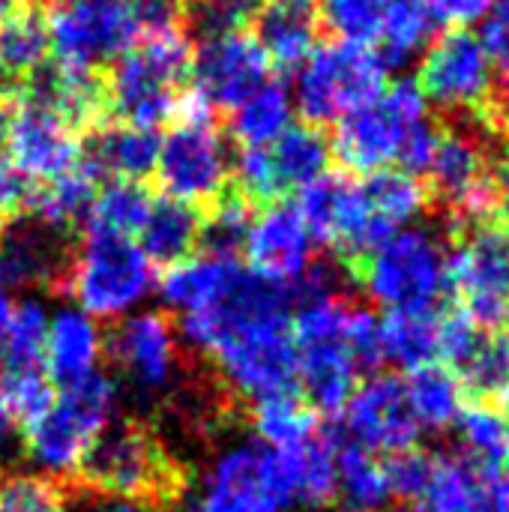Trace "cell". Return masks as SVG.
Instances as JSON below:
<instances>
[{"instance_id": "9", "label": "cell", "mask_w": 509, "mask_h": 512, "mask_svg": "<svg viewBox=\"0 0 509 512\" xmlns=\"http://www.w3.org/2000/svg\"><path fill=\"white\" fill-rule=\"evenodd\" d=\"M429 120V105L411 78L387 84L378 96L336 120L330 153L354 174H375L402 159L414 129Z\"/></svg>"}, {"instance_id": "58", "label": "cell", "mask_w": 509, "mask_h": 512, "mask_svg": "<svg viewBox=\"0 0 509 512\" xmlns=\"http://www.w3.org/2000/svg\"><path fill=\"white\" fill-rule=\"evenodd\" d=\"M399 512H408V510H399Z\"/></svg>"}, {"instance_id": "28", "label": "cell", "mask_w": 509, "mask_h": 512, "mask_svg": "<svg viewBox=\"0 0 509 512\" xmlns=\"http://www.w3.org/2000/svg\"><path fill=\"white\" fill-rule=\"evenodd\" d=\"M246 423L255 429L261 447L267 450H297L321 429V417L300 396V390L252 402L246 411Z\"/></svg>"}, {"instance_id": "19", "label": "cell", "mask_w": 509, "mask_h": 512, "mask_svg": "<svg viewBox=\"0 0 509 512\" xmlns=\"http://www.w3.org/2000/svg\"><path fill=\"white\" fill-rule=\"evenodd\" d=\"M270 60L264 57L261 45L252 33H222L201 39L198 51L192 54L189 81L192 93L207 108H237L255 90L270 81Z\"/></svg>"}, {"instance_id": "13", "label": "cell", "mask_w": 509, "mask_h": 512, "mask_svg": "<svg viewBox=\"0 0 509 512\" xmlns=\"http://www.w3.org/2000/svg\"><path fill=\"white\" fill-rule=\"evenodd\" d=\"M102 357L114 366L129 393L144 408H153L177 381L186 363V345L168 312H141L105 330Z\"/></svg>"}, {"instance_id": "1", "label": "cell", "mask_w": 509, "mask_h": 512, "mask_svg": "<svg viewBox=\"0 0 509 512\" xmlns=\"http://www.w3.org/2000/svg\"><path fill=\"white\" fill-rule=\"evenodd\" d=\"M291 285L237 273L231 288L207 309L180 315V342L213 363L225 384L246 402L297 390V351L291 336Z\"/></svg>"}, {"instance_id": "47", "label": "cell", "mask_w": 509, "mask_h": 512, "mask_svg": "<svg viewBox=\"0 0 509 512\" xmlns=\"http://www.w3.org/2000/svg\"><path fill=\"white\" fill-rule=\"evenodd\" d=\"M36 183H30L12 162L9 156H0V219L27 213L30 198H33Z\"/></svg>"}, {"instance_id": "11", "label": "cell", "mask_w": 509, "mask_h": 512, "mask_svg": "<svg viewBox=\"0 0 509 512\" xmlns=\"http://www.w3.org/2000/svg\"><path fill=\"white\" fill-rule=\"evenodd\" d=\"M387 87V63L375 48L351 42H324L303 60L294 102L309 126L342 120L357 105Z\"/></svg>"}, {"instance_id": "36", "label": "cell", "mask_w": 509, "mask_h": 512, "mask_svg": "<svg viewBox=\"0 0 509 512\" xmlns=\"http://www.w3.org/2000/svg\"><path fill=\"white\" fill-rule=\"evenodd\" d=\"M435 18L426 0H387L375 51L390 66H405L432 42Z\"/></svg>"}, {"instance_id": "16", "label": "cell", "mask_w": 509, "mask_h": 512, "mask_svg": "<svg viewBox=\"0 0 509 512\" xmlns=\"http://www.w3.org/2000/svg\"><path fill=\"white\" fill-rule=\"evenodd\" d=\"M330 156V141L321 129L309 123L288 126L273 144L243 150L234 162L231 183L252 207H264L318 180Z\"/></svg>"}, {"instance_id": "49", "label": "cell", "mask_w": 509, "mask_h": 512, "mask_svg": "<svg viewBox=\"0 0 509 512\" xmlns=\"http://www.w3.org/2000/svg\"><path fill=\"white\" fill-rule=\"evenodd\" d=\"M435 24H450V27H465L483 21L498 0H426Z\"/></svg>"}, {"instance_id": "4", "label": "cell", "mask_w": 509, "mask_h": 512, "mask_svg": "<svg viewBox=\"0 0 509 512\" xmlns=\"http://www.w3.org/2000/svg\"><path fill=\"white\" fill-rule=\"evenodd\" d=\"M354 297L312 300L294 309L291 336L297 351V390L324 420H336L360 384V366L348 345Z\"/></svg>"}, {"instance_id": "31", "label": "cell", "mask_w": 509, "mask_h": 512, "mask_svg": "<svg viewBox=\"0 0 509 512\" xmlns=\"http://www.w3.org/2000/svg\"><path fill=\"white\" fill-rule=\"evenodd\" d=\"M405 396H408V405H411V414H414L420 432L423 429H429V432L453 429V423L465 405L462 384H459L456 372H450L444 363H429V366L408 372Z\"/></svg>"}, {"instance_id": "15", "label": "cell", "mask_w": 509, "mask_h": 512, "mask_svg": "<svg viewBox=\"0 0 509 512\" xmlns=\"http://www.w3.org/2000/svg\"><path fill=\"white\" fill-rule=\"evenodd\" d=\"M447 288L477 324H501L509 300V222L489 219L450 237Z\"/></svg>"}, {"instance_id": "55", "label": "cell", "mask_w": 509, "mask_h": 512, "mask_svg": "<svg viewBox=\"0 0 509 512\" xmlns=\"http://www.w3.org/2000/svg\"><path fill=\"white\" fill-rule=\"evenodd\" d=\"M507 411H509V396H507Z\"/></svg>"}, {"instance_id": "44", "label": "cell", "mask_w": 509, "mask_h": 512, "mask_svg": "<svg viewBox=\"0 0 509 512\" xmlns=\"http://www.w3.org/2000/svg\"><path fill=\"white\" fill-rule=\"evenodd\" d=\"M381 465H384V477H387L393 504H399L402 510H414L432 480L435 453L411 447V450L387 456Z\"/></svg>"}, {"instance_id": "53", "label": "cell", "mask_w": 509, "mask_h": 512, "mask_svg": "<svg viewBox=\"0 0 509 512\" xmlns=\"http://www.w3.org/2000/svg\"><path fill=\"white\" fill-rule=\"evenodd\" d=\"M501 324H504V333L509 336V300H507V309H504V318H501Z\"/></svg>"}, {"instance_id": "33", "label": "cell", "mask_w": 509, "mask_h": 512, "mask_svg": "<svg viewBox=\"0 0 509 512\" xmlns=\"http://www.w3.org/2000/svg\"><path fill=\"white\" fill-rule=\"evenodd\" d=\"M93 198H96V174L81 162L69 174L36 186L27 213L39 216L54 228L75 234L78 228H84Z\"/></svg>"}, {"instance_id": "30", "label": "cell", "mask_w": 509, "mask_h": 512, "mask_svg": "<svg viewBox=\"0 0 509 512\" xmlns=\"http://www.w3.org/2000/svg\"><path fill=\"white\" fill-rule=\"evenodd\" d=\"M444 309L429 312H387L378 321L381 357L402 372L438 363V321Z\"/></svg>"}, {"instance_id": "57", "label": "cell", "mask_w": 509, "mask_h": 512, "mask_svg": "<svg viewBox=\"0 0 509 512\" xmlns=\"http://www.w3.org/2000/svg\"><path fill=\"white\" fill-rule=\"evenodd\" d=\"M0 225H3V219H0Z\"/></svg>"}, {"instance_id": "54", "label": "cell", "mask_w": 509, "mask_h": 512, "mask_svg": "<svg viewBox=\"0 0 509 512\" xmlns=\"http://www.w3.org/2000/svg\"><path fill=\"white\" fill-rule=\"evenodd\" d=\"M174 512H201V510H198V507H192V504H183L180 510H174Z\"/></svg>"}, {"instance_id": "40", "label": "cell", "mask_w": 509, "mask_h": 512, "mask_svg": "<svg viewBox=\"0 0 509 512\" xmlns=\"http://www.w3.org/2000/svg\"><path fill=\"white\" fill-rule=\"evenodd\" d=\"M261 3L264 0H180L177 21L189 39L240 33L255 21Z\"/></svg>"}, {"instance_id": "51", "label": "cell", "mask_w": 509, "mask_h": 512, "mask_svg": "<svg viewBox=\"0 0 509 512\" xmlns=\"http://www.w3.org/2000/svg\"><path fill=\"white\" fill-rule=\"evenodd\" d=\"M12 309H15V303L9 300V294H3V291H0V342H3V336H6V327H9Z\"/></svg>"}, {"instance_id": "8", "label": "cell", "mask_w": 509, "mask_h": 512, "mask_svg": "<svg viewBox=\"0 0 509 512\" xmlns=\"http://www.w3.org/2000/svg\"><path fill=\"white\" fill-rule=\"evenodd\" d=\"M153 174L168 198L198 210H207L231 186L234 162L228 141L213 120V108H207L192 90H186L180 102L174 129L159 138Z\"/></svg>"}, {"instance_id": "48", "label": "cell", "mask_w": 509, "mask_h": 512, "mask_svg": "<svg viewBox=\"0 0 509 512\" xmlns=\"http://www.w3.org/2000/svg\"><path fill=\"white\" fill-rule=\"evenodd\" d=\"M63 498H66V510L69 512H153L144 504L135 501H123V498H111V495H99L90 489H81L75 483H60Z\"/></svg>"}, {"instance_id": "59", "label": "cell", "mask_w": 509, "mask_h": 512, "mask_svg": "<svg viewBox=\"0 0 509 512\" xmlns=\"http://www.w3.org/2000/svg\"><path fill=\"white\" fill-rule=\"evenodd\" d=\"M285 512H288V510H285Z\"/></svg>"}, {"instance_id": "27", "label": "cell", "mask_w": 509, "mask_h": 512, "mask_svg": "<svg viewBox=\"0 0 509 512\" xmlns=\"http://www.w3.org/2000/svg\"><path fill=\"white\" fill-rule=\"evenodd\" d=\"M243 264L237 258H216V255H192L183 264L168 267L159 282L165 306L177 309L180 315L201 312L213 306L237 279Z\"/></svg>"}, {"instance_id": "22", "label": "cell", "mask_w": 509, "mask_h": 512, "mask_svg": "<svg viewBox=\"0 0 509 512\" xmlns=\"http://www.w3.org/2000/svg\"><path fill=\"white\" fill-rule=\"evenodd\" d=\"M102 348L105 333L99 330V324L81 309H63L54 318H48L42 372L48 375L51 384H60L63 390L96 372Z\"/></svg>"}, {"instance_id": "43", "label": "cell", "mask_w": 509, "mask_h": 512, "mask_svg": "<svg viewBox=\"0 0 509 512\" xmlns=\"http://www.w3.org/2000/svg\"><path fill=\"white\" fill-rule=\"evenodd\" d=\"M0 512H69L60 483L15 471V468H0Z\"/></svg>"}, {"instance_id": "38", "label": "cell", "mask_w": 509, "mask_h": 512, "mask_svg": "<svg viewBox=\"0 0 509 512\" xmlns=\"http://www.w3.org/2000/svg\"><path fill=\"white\" fill-rule=\"evenodd\" d=\"M465 402H486L507 408L509 396V336L489 330L474 357L456 372Z\"/></svg>"}, {"instance_id": "50", "label": "cell", "mask_w": 509, "mask_h": 512, "mask_svg": "<svg viewBox=\"0 0 509 512\" xmlns=\"http://www.w3.org/2000/svg\"><path fill=\"white\" fill-rule=\"evenodd\" d=\"M12 114H15V96H12V90H0V156H6Z\"/></svg>"}, {"instance_id": "46", "label": "cell", "mask_w": 509, "mask_h": 512, "mask_svg": "<svg viewBox=\"0 0 509 512\" xmlns=\"http://www.w3.org/2000/svg\"><path fill=\"white\" fill-rule=\"evenodd\" d=\"M495 78L501 81L504 93H509V0H498L492 6V12L480 21V33H477Z\"/></svg>"}, {"instance_id": "34", "label": "cell", "mask_w": 509, "mask_h": 512, "mask_svg": "<svg viewBox=\"0 0 509 512\" xmlns=\"http://www.w3.org/2000/svg\"><path fill=\"white\" fill-rule=\"evenodd\" d=\"M336 480L339 498L345 501L348 512H393L384 465L345 438L336 450Z\"/></svg>"}, {"instance_id": "24", "label": "cell", "mask_w": 509, "mask_h": 512, "mask_svg": "<svg viewBox=\"0 0 509 512\" xmlns=\"http://www.w3.org/2000/svg\"><path fill=\"white\" fill-rule=\"evenodd\" d=\"M159 156V135L153 129H138L129 123H102L99 129L87 132L84 144V165L99 177L111 180H132L144 183L156 171Z\"/></svg>"}, {"instance_id": "17", "label": "cell", "mask_w": 509, "mask_h": 512, "mask_svg": "<svg viewBox=\"0 0 509 512\" xmlns=\"http://www.w3.org/2000/svg\"><path fill=\"white\" fill-rule=\"evenodd\" d=\"M75 234L42 222L33 213L9 216L0 225V291L42 288L51 297H66Z\"/></svg>"}, {"instance_id": "56", "label": "cell", "mask_w": 509, "mask_h": 512, "mask_svg": "<svg viewBox=\"0 0 509 512\" xmlns=\"http://www.w3.org/2000/svg\"><path fill=\"white\" fill-rule=\"evenodd\" d=\"M507 123H509V111H507Z\"/></svg>"}, {"instance_id": "6", "label": "cell", "mask_w": 509, "mask_h": 512, "mask_svg": "<svg viewBox=\"0 0 509 512\" xmlns=\"http://www.w3.org/2000/svg\"><path fill=\"white\" fill-rule=\"evenodd\" d=\"M117 402V381L102 372L63 387L54 396V405L33 426L21 429L24 456L30 465L45 471L48 480L66 483L93 441L114 423Z\"/></svg>"}, {"instance_id": "39", "label": "cell", "mask_w": 509, "mask_h": 512, "mask_svg": "<svg viewBox=\"0 0 509 512\" xmlns=\"http://www.w3.org/2000/svg\"><path fill=\"white\" fill-rule=\"evenodd\" d=\"M45 333H48L45 306L36 303V300H21V303L12 309L6 336H3V342H0V375H3V372L42 369Z\"/></svg>"}, {"instance_id": "23", "label": "cell", "mask_w": 509, "mask_h": 512, "mask_svg": "<svg viewBox=\"0 0 509 512\" xmlns=\"http://www.w3.org/2000/svg\"><path fill=\"white\" fill-rule=\"evenodd\" d=\"M318 27L321 18L312 0H264L255 15V42L270 66L300 69L315 51Z\"/></svg>"}, {"instance_id": "20", "label": "cell", "mask_w": 509, "mask_h": 512, "mask_svg": "<svg viewBox=\"0 0 509 512\" xmlns=\"http://www.w3.org/2000/svg\"><path fill=\"white\" fill-rule=\"evenodd\" d=\"M312 246L315 240L297 204L273 201L252 213L240 252L246 255V267L255 276L276 285H291L315 261Z\"/></svg>"}, {"instance_id": "5", "label": "cell", "mask_w": 509, "mask_h": 512, "mask_svg": "<svg viewBox=\"0 0 509 512\" xmlns=\"http://www.w3.org/2000/svg\"><path fill=\"white\" fill-rule=\"evenodd\" d=\"M417 87L426 105H435L456 120H480L509 132V93L498 90L495 69L468 27H450L426 45Z\"/></svg>"}, {"instance_id": "3", "label": "cell", "mask_w": 509, "mask_h": 512, "mask_svg": "<svg viewBox=\"0 0 509 512\" xmlns=\"http://www.w3.org/2000/svg\"><path fill=\"white\" fill-rule=\"evenodd\" d=\"M192 66V39L180 21L150 27L114 60L108 78V108L120 123L153 129L174 120L186 96Z\"/></svg>"}, {"instance_id": "7", "label": "cell", "mask_w": 509, "mask_h": 512, "mask_svg": "<svg viewBox=\"0 0 509 512\" xmlns=\"http://www.w3.org/2000/svg\"><path fill=\"white\" fill-rule=\"evenodd\" d=\"M450 240L441 228H402L381 249H375L354 282L387 312H429L444 309Z\"/></svg>"}, {"instance_id": "41", "label": "cell", "mask_w": 509, "mask_h": 512, "mask_svg": "<svg viewBox=\"0 0 509 512\" xmlns=\"http://www.w3.org/2000/svg\"><path fill=\"white\" fill-rule=\"evenodd\" d=\"M384 3L387 0H321L315 9L321 24L339 42L375 48L381 36Z\"/></svg>"}, {"instance_id": "42", "label": "cell", "mask_w": 509, "mask_h": 512, "mask_svg": "<svg viewBox=\"0 0 509 512\" xmlns=\"http://www.w3.org/2000/svg\"><path fill=\"white\" fill-rule=\"evenodd\" d=\"M0 396L6 402V411L12 423L21 429L33 426L51 405H54V384L42 369L27 372H3L0 375Z\"/></svg>"}, {"instance_id": "35", "label": "cell", "mask_w": 509, "mask_h": 512, "mask_svg": "<svg viewBox=\"0 0 509 512\" xmlns=\"http://www.w3.org/2000/svg\"><path fill=\"white\" fill-rule=\"evenodd\" d=\"M153 207V195L144 183L132 180H108V186L96 189L90 204L84 231L87 234H114V237H135L147 222Z\"/></svg>"}, {"instance_id": "26", "label": "cell", "mask_w": 509, "mask_h": 512, "mask_svg": "<svg viewBox=\"0 0 509 512\" xmlns=\"http://www.w3.org/2000/svg\"><path fill=\"white\" fill-rule=\"evenodd\" d=\"M144 258L156 267L189 261L201 249V210L174 198H153L147 222L138 231Z\"/></svg>"}, {"instance_id": "14", "label": "cell", "mask_w": 509, "mask_h": 512, "mask_svg": "<svg viewBox=\"0 0 509 512\" xmlns=\"http://www.w3.org/2000/svg\"><path fill=\"white\" fill-rule=\"evenodd\" d=\"M144 33L132 0H48V36L57 63L99 69L120 60Z\"/></svg>"}, {"instance_id": "52", "label": "cell", "mask_w": 509, "mask_h": 512, "mask_svg": "<svg viewBox=\"0 0 509 512\" xmlns=\"http://www.w3.org/2000/svg\"><path fill=\"white\" fill-rule=\"evenodd\" d=\"M12 417H9V411H6V402H3V396H0V450H3V444L9 441V435H12Z\"/></svg>"}, {"instance_id": "21", "label": "cell", "mask_w": 509, "mask_h": 512, "mask_svg": "<svg viewBox=\"0 0 509 512\" xmlns=\"http://www.w3.org/2000/svg\"><path fill=\"white\" fill-rule=\"evenodd\" d=\"M6 156L30 183L42 186L81 165V138L57 114L15 99Z\"/></svg>"}, {"instance_id": "2", "label": "cell", "mask_w": 509, "mask_h": 512, "mask_svg": "<svg viewBox=\"0 0 509 512\" xmlns=\"http://www.w3.org/2000/svg\"><path fill=\"white\" fill-rule=\"evenodd\" d=\"M66 483L135 501L153 512H174L186 504L192 465L168 447L150 417H123L93 441Z\"/></svg>"}, {"instance_id": "10", "label": "cell", "mask_w": 509, "mask_h": 512, "mask_svg": "<svg viewBox=\"0 0 509 512\" xmlns=\"http://www.w3.org/2000/svg\"><path fill=\"white\" fill-rule=\"evenodd\" d=\"M156 288L153 264L135 240L114 234H87L78 240L66 297L81 303V312L102 321H117Z\"/></svg>"}, {"instance_id": "12", "label": "cell", "mask_w": 509, "mask_h": 512, "mask_svg": "<svg viewBox=\"0 0 509 512\" xmlns=\"http://www.w3.org/2000/svg\"><path fill=\"white\" fill-rule=\"evenodd\" d=\"M294 504V450L237 444L204 474L201 512H285Z\"/></svg>"}, {"instance_id": "37", "label": "cell", "mask_w": 509, "mask_h": 512, "mask_svg": "<svg viewBox=\"0 0 509 512\" xmlns=\"http://www.w3.org/2000/svg\"><path fill=\"white\" fill-rule=\"evenodd\" d=\"M288 126H291V99L288 90L276 81H267L261 90L243 99L231 117V135L243 144V150L273 144Z\"/></svg>"}, {"instance_id": "32", "label": "cell", "mask_w": 509, "mask_h": 512, "mask_svg": "<svg viewBox=\"0 0 509 512\" xmlns=\"http://www.w3.org/2000/svg\"><path fill=\"white\" fill-rule=\"evenodd\" d=\"M357 186L369 213L393 234L402 231L429 207V189L423 186V180L402 168L399 171L384 168V171L366 174L363 180H357Z\"/></svg>"}, {"instance_id": "25", "label": "cell", "mask_w": 509, "mask_h": 512, "mask_svg": "<svg viewBox=\"0 0 509 512\" xmlns=\"http://www.w3.org/2000/svg\"><path fill=\"white\" fill-rule=\"evenodd\" d=\"M51 51L48 0H0V72L21 81Z\"/></svg>"}, {"instance_id": "18", "label": "cell", "mask_w": 509, "mask_h": 512, "mask_svg": "<svg viewBox=\"0 0 509 512\" xmlns=\"http://www.w3.org/2000/svg\"><path fill=\"white\" fill-rule=\"evenodd\" d=\"M342 417V438L363 447L366 453H402L417 447L420 426L411 414L405 396V378L390 372H375L357 384Z\"/></svg>"}, {"instance_id": "45", "label": "cell", "mask_w": 509, "mask_h": 512, "mask_svg": "<svg viewBox=\"0 0 509 512\" xmlns=\"http://www.w3.org/2000/svg\"><path fill=\"white\" fill-rule=\"evenodd\" d=\"M486 333L489 330L477 324L465 309H444L438 321V363H444L450 372H459L474 357Z\"/></svg>"}, {"instance_id": "29", "label": "cell", "mask_w": 509, "mask_h": 512, "mask_svg": "<svg viewBox=\"0 0 509 512\" xmlns=\"http://www.w3.org/2000/svg\"><path fill=\"white\" fill-rule=\"evenodd\" d=\"M456 450L477 468L507 471L509 465V411L501 405L465 402L456 423Z\"/></svg>"}]
</instances>
